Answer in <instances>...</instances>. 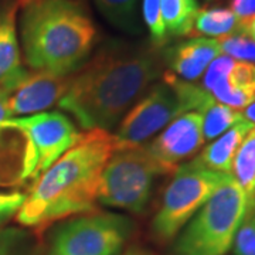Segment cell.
<instances>
[{
	"instance_id": "cell-11",
	"label": "cell",
	"mask_w": 255,
	"mask_h": 255,
	"mask_svg": "<svg viewBox=\"0 0 255 255\" xmlns=\"http://www.w3.org/2000/svg\"><path fill=\"white\" fill-rule=\"evenodd\" d=\"M204 143L203 114L186 112L170 122L147 146L164 173H174L183 160L194 155Z\"/></svg>"
},
{
	"instance_id": "cell-31",
	"label": "cell",
	"mask_w": 255,
	"mask_h": 255,
	"mask_svg": "<svg viewBox=\"0 0 255 255\" xmlns=\"http://www.w3.org/2000/svg\"><path fill=\"white\" fill-rule=\"evenodd\" d=\"M0 130H1V128H0ZM0 184H1V182H0Z\"/></svg>"
},
{
	"instance_id": "cell-6",
	"label": "cell",
	"mask_w": 255,
	"mask_h": 255,
	"mask_svg": "<svg viewBox=\"0 0 255 255\" xmlns=\"http://www.w3.org/2000/svg\"><path fill=\"white\" fill-rule=\"evenodd\" d=\"M230 174L201 166L196 159L180 164L163 193L152 221V233L160 243L173 240Z\"/></svg>"
},
{
	"instance_id": "cell-4",
	"label": "cell",
	"mask_w": 255,
	"mask_h": 255,
	"mask_svg": "<svg viewBox=\"0 0 255 255\" xmlns=\"http://www.w3.org/2000/svg\"><path fill=\"white\" fill-rule=\"evenodd\" d=\"M251 211L244 191L230 174L179 234L174 255H226Z\"/></svg>"
},
{
	"instance_id": "cell-28",
	"label": "cell",
	"mask_w": 255,
	"mask_h": 255,
	"mask_svg": "<svg viewBox=\"0 0 255 255\" xmlns=\"http://www.w3.org/2000/svg\"><path fill=\"white\" fill-rule=\"evenodd\" d=\"M238 33H243L255 41V16L250 20H247V21L240 23V31Z\"/></svg>"
},
{
	"instance_id": "cell-23",
	"label": "cell",
	"mask_w": 255,
	"mask_h": 255,
	"mask_svg": "<svg viewBox=\"0 0 255 255\" xmlns=\"http://www.w3.org/2000/svg\"><path fill=\"white\" fill-rule=\"evenodd\" d=\"M30 236L20 228H0V255H28Z\"/></svg>"
},
{
	"instance_id": "cell-16",
	"label": "cell",
	"mask_w": 255,
	"mask_h": 255,
	"mask_svg": "<svg viewBox=\"0 0 255 255\" xmlns=\"http://www.w3.org/2000/svg\"><path fill=\"white\" fill-rule=\"evenodd\" d=\"M231 176L240 184L246 194L250 209L255 210V125L247 133L246 139L238 147Z\"/></svg>"
},
{
	"instance_id": "cell-29",
	"label": "cell",
	"mask_w": 255,
	"mask_h": 255,
	"mask_svg": "<svg viewBox=\"0 0 255 255\" xmlns=\"http://www.w3.org/2000/svg\"><path fill=\"white\" fill-rule=\"evenodd\" d=\"M243 117L247 119V121H250L251 124H254L255 125V101L253 104H250L248 107H247L246 110H244V114H243Z\"/></svg>"
},
{
	"instance_id": "cell-18",
	"label": "cell",
	"mask_w": 255,
	"mask_h": 255,
	"mask_svg": "<svg viewBox=\"0 0 255 255\" xmlns=\"http://www.w3.org/2000/svg\"><path fill=\"white\" fill-rule=\"evenodd\" d=\"M238 31H240V21L230 9H224V7L200 9L194 18L193 33H197L201 36L219 38Z\"/></svg>"
},
{
	"instance_id": "cell-21",
	"label": "cell",
	"mask_w": 255,
	"mask_h": 255,
	"mask_svg": "<svg viewBox=\"0 0 255 255\" xmlns=\"http://www.w3.org/2000/svg\"><path fill=\"white\" fill-rule=\"evenodd\" d=\"M142 17H143V23L149 31L152 46L157 47V48L164 46L169 40V36H167L166 27H164L160 0H143L142 1Z\"/></svg>"
},
{
	"instance_id": "cell-20",
	"label": "cell",
	"mask_w": 255,
	"mask_h": 255,
	"mask_svg": "<svg viewBox=\"0 0 255 255\" xmlns=\"http://www.w3.org/2000/svg\"><path fill=\"white\" fill-rule=\"evenodd\" d=\"M244 117L240 111L230 108L224 104L214 102L209 110L203 112V135L204 140L216 139L224 132H227L237 122L243 121Z\"/></svg>"
},
{
	"instance_id": "cell-27",
	"label": "cell",
	"mask_w": 255,
	"mask_h": 255,
	"mask_svg": "<svg viewBox=\"0 0 255 255\" xmlns=\"http://www.w3.org/2000/svg\"><path fill=\"white\" fill-rule=\"evenodd\" d=\"M9 97L10 90L0 87V128L6 121L11 119V115L9 112Z\"/></svg>"
},
{
	"instance_id": "cell-7",
	"label": "cell",
	"mask_w": 255,
	"mask_h": 255,
	"mask_svg": "<svg viewBox=\"0 0 255 255\" xmlns=\"http://www.w3.org/2000/svg\"><path fill=\"white\" fill-rule=\"evenodd\" d=\"M1 128L17 129L26 139L20 180L40 177L81 137L73 121L57 111L11 118Z\"/></svg>"
},
{
	"instance_id": "cell-5",
	"label": "cell",
	"mask_w": 255,
	"mask_h": 255,
	"mask_svg": "<svg viewBox=\"0 0 255 255\" xmlns=\"http://www.w3.org/2000/svg\"><path fill=\"white\" fill-rule=\"evenodd\" d=\"M160 174L166 173L147 146H118L102 172L97 200L111 209L143 213Z\"/></svg>"
},
{
	"instance_id": "cell-15",
	"label": "cell",
	"mask_w": 255,
	"mask_h": 255,
	"mask_svg": "<svg viewBox=\"0 0 255 255\" xmlns=\"http://www.w3.org/2000/svg\"><path fill=\"white\" fill-rule=\"evenodd\" d=\"M253 128L254 124H251L246 118L240 121L234 127L230 128L227 132L220 135V137H217L213 143H210L196 160L210 170L231 174L233 162L238 147Z\"/></svg>"
},
{
	"instance_id": "cell-1",
	"label": "cell",
	"mask_w": 255,
	"mask_h": 255,
	"mask_svg": "<svg viewBox=\"0 0 255 255\" xmlns=\"http://www.w3.org/2000/svg\"><path fill=\"white\" fill-rule=\"evenodd\" d=\"M163 65L155 46L108 44L71 75L58 107L85 130H111L163 75Z\"/></svg>"
},
{
	"instance_id": "cell-3",
	"label": "cell",
	"mask_w": 255,
	"mask_h": 255,
	"mask_svg": "<svg viewBox=\"0 0 255 255\" xmlns=\"http://www.w3.org/2000/svg\"><path fill=\"white\" fill-rule=\"evenodd\" d=\"M20 50L33 71L70 77L91 57L98 28L80 0H20Z\"/></svg>"
},
{
	"instance_id": "cell-30",
	"label": "cell",
	"mask_w": 255,
	"mask_h": 255,
	"mask_svg": "<svg viewBox=\"0 0 255 255\" xmlns=\"http://www.w3.org/2000/svg\"><path fill=\"white\" fill-rule=\"evenodd\" d=\"M122 255H155L152 254V253H149V251H145V250H142V248H132V250H129L127 253H124Z\"/></svg>"
},
{
	"instance_id": "cell-2",
	"label": "cell",
	"mask_w": 255,
	"mask_h": 255,
	"mask_svg": "<svg viewBox=\"0 0 255 255\" xmlns=\"http://www.w3.org/2000/svg\"><path fill=\"white\" fill-rule=\"evenodd\" d=\"M118 147L115 135L104 129L81 133L51 167L34 180L16 214L18 224L41 228L95 209L105 164Z\"/></svg>"
},
{
	"instance_id": "cell-26",
	"label": "cell",
	"mask_w": 255,
	"mask_h": 255,
	"mask_svg": "<svg viewBox=\"0 0 255 255\" xmlns=\"http://www.w3.org/2000/svg\"><path fill=\"white\" fill-rule=\"evenodd\" d=\"M230 10L236 14L240 23L255 16V0H231Z\"/></svg>"
},
{
	"instance_id": "cell-12",
	"label": "cell",
	"mask_w": 255,
	"mask_h": 255,
	"mask_svg": "<svg viewBox=\"0 0 255 255\" xmlns=\"http://www.w3.org/2000/svg\"><path fill=\"white\" fill-rule=\"evenodd\" d=\"M71 81L70 77H60L44 71H31L10 90L9 112L16 115H34L48 110L63 98Z\"/></svg>"
},
{
	"instance_id": "cell-17",
	"label": "cell",
	"mask_w": 255,
	"mask_h": 255,
	"mask_svg": "<svg viewBox=\"0 0 255 255\" xmlns=\"http://www.w3.org/2000/svg\"><path fill=\"white\" fill-rule=\"evenodd\" d=\"M160 7L167 36H190L200 10L197 0H160Z\"/></svg>"
},
{
	"instance_id": "cell-13",
	"label": "cell",
	"mask_w": 255,
	"mask_h": 255,
	"mask_svg": "<svg viewBox=\"0 0 255 255\" xmlns=\"http://www.w3.org/2000/svg\"><path fill=\"white\" fill-rule=\"evenodd\" d=\"M162 55L164 64L169 67V73L184 81H194L199 80L210 64L221 55V48L217 38L194 37L167 47Z\"/></svg>"
},
{
	"instance_id": "cell-24",
	"label": "cell",
	"mask_w": 255,
	"mask_h": 255,
	"mask_svg": "<svg viewBox=\"0 0 255 255\" xmlns=\"http://www.w3.org/2000/svg\"><path fill=\"white\" fill-rule=\"evenodd\" d=\"M233 250L236 255H255V213L246 216L234 237Z\"/></svg>"
},
{
	"instance_id": "cell-10",
	"label": "cell",
	"mask_w": 255,
	"mask_h": 255,
	"mask_svg": "<svg viewBox=\"0 0 255 255\" xmlns=\"http://www.w3.org/2000/svg\"><path fill=\"white\" fill-rule=\"evenodd\" d=\"M203 88L220 104L246 110L255 101V64L219 55L204 73Z\"/></svg>"
},
{
	"instance_id": "cell-14",
	"label": "cell",
	"mask_w": 255,
	"mask_h": 255,
	"mask_svg": "<svg viewBox=\"0 0 255 255\" xmlns=\"http://www.w3.org/2000/svg\"><path fill=\"white\" fill-rule=\"evenodd\" d=\"M20 0H0V87L13 90L27 70L21 63L17 34Z\"/></svg>"
},
{
	"instance_id": "cell-8",
	"label": "cell",
	"mask_w": 255,
	"mask_h": 255,
	"mask_svg": "<svg viewBox=\"0 0 255 255\" xmlns=\"http://www.w3.org/2000/svg\"><path fill=\"white\" fill-rule=\"evenodd\" d=\"M133 228V221L127 216L85 213L55 230L48 255H119Z\"/></svg>"
},
{
	"instance_id": "cell-9",
	"label": "cell",
	"mask_w": 255,
	"mask_h": 255,
	"mask_svg": "<svg viewBox=\"0 0 255 255\" xmlns=\"http://www.w3.org/2000/svg\"><path fill=\"white\" fill-rule=\"evenodd\" d=\"M186 112L176 77L164 71L162 81L155 82L121 119L115 133L118 146L142 145Z\"/></svg>"
},
{
	"instance_id": "cell-22",
	"label": "cell",
	"mask_w": 255,
	"mask_h": 255,
	"mask_svg": "<svg viewBox=\"0 0 255 255\" xmlns=\"http://www.w3.org/2000/svg\"><path fill=\"white\" fill-rule=\"evenodd\" d=\"M221 54L238 61L255 64V41L243 33H233L217 38Z\"/></svg>"
},
{
	"instance_id": "cell-19",
	"label": "cell",
	"mask_w": 255,
	"mask_h": 255,
	"mask_svg": "<svg viewBox=\"0 0 255 255\" xmlns=\"http://www.w3.org/2000/svg\"><path fill=\"white\" fill-rule=\"evenodd\" d=\"M137 3L139 0H95L102 17L114 27L129 34L142 31L137 20Z\"/></svg>"
},
{
	"instance_id": "cell-25",
	"label": "cell",
	"mask_w": 255,
	"mask_h": 255,
	"mask_svg": "<svg viewBox=\"0 0 255 255\" xmlns=\"http://www.w3.org/2000/svg\"><path fill=\"white\" fill-rule=\"evenodd\" d=\"M26 200V194L20 191H0V226L7 223L18 213Z\"/></svg>"
}]
</instances>
